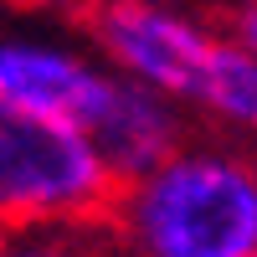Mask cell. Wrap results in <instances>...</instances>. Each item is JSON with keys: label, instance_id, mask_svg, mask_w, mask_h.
<instances>
[{"label": "cell", "instance_id": "cell-1", "mask_svg": "<svg viewBox=\"0 0 257 257\" xmlns=\"http://www.w3.org/2000/svg\"><path fill=\"white\" fill-rule=\"evenodd\" d=\"M128 257H257V165L226 144H185L108 211Z\"/></svg>", "mask_w": 257, "mask_h": 257}, {"label": "cell", "instance_id": "cell-2", "mask_svg": "<svg viewBox=\"0 0 257 257\" xmlns=\"http://www.w3.org/2000/svg\"><path fill=\"white\" fill-rule=\"evenodd\" d=\"M113 201L118 180L82 128L0 103V226L11 237L93 226Z\"/></svg>", "mask_w": 257, "mask_h": 257}, {"label": "cell", "instance_id": "cell-3", "mask_svg": "<svg viewBox=\"0 0 257 257\" xmlns=\"http://www.w3.org/2000/svg\"><path fill=\"white\" fill-rule=\"evenodd\" d=\"M88 41L108 72L144 82L185 108L196 103L221 36H211L190 11L165 0H98L88 11Z\"/></svg>", "mask_w": 257, "mask_h": 257}, {"label": "cell", "instance_id": "cell-4", "mask_svg": "<svg viewBox=\"0 0 257 257\" xmlns=\"http://www.w3.org/2000/svg\"><path fill=\"white\" fill-rule=\"evenodd\" d=\"M113 88V72L98 52H82L62 36L41 31H6L0 36V103L36 118H57L88 134L103 98Z\"/></svg>", "mask_w": 257, "mask_h": 257}, {"label": "cell", "instance_id": "cell-5", "mask_svg": "<svg viewBox=\"0 0 257 257\" xmlns=\"http://www.w3.org/2000/svg\"><path fill=\"white\" fill-rule=\"evenodd\" d=\"M88 139L98 144L103 165L113 170L118 190L144 180V175H155L165 160H175L190 144L180 103L155 93V88H144V82H128L118 72H113V88L103 98L98 118L88 123Z\"/></svg>", "mask_w": 257, "mask_h": 257}, {"label": "cell", "instance_id": "cell-6", "mask_svg": "<svg viewBox=\"0 0 257 257\" xmlns=\"http://www.w3.org/2000/svg\"><path fill=\"white\" fill-rule=\"evenodd\" d=\"M190 108L211 113V118L226 123V128L257 134V52L242 47L237 36H221Z\"/></svg>", "mask_w": 257, "mask_h": 257}, {"label": "cell", "instance_id": "cell-7", "mask_svg": "<svg viewBox=\"0 0 257 257\" xmlns=\"http://www.w3.org/2000/svg\"><path fill=\"white\" fill-rule=\"evenodd\" d=\"M103 247L93 237V226H72V231H16L6 257H103Z\"/></svg>", "mask_w": 257, "mask_h": 257}, {"label": "cell", "instance_id": "cell-8", "mask_svg": "<svg viewBox=\"0 0 257 257\" xmlns=\"http://www.w3.org/2000/svg\"><path fill=\"white\" fill-rule=\"evenodd\" d=\"M231 36H237L242 47H252V52H257V0H252V6H242V16H237V31H231Z\"/></svg>", "mask_w": 257, "mask_h": 257}, {"label": "cell", "instance_id": "cell-9", "mask_svg": "<svg viewBox=\"0 0 257 257\" xmlns=\"http://www.w3.org/2000/svg\"><path fill=\"white\" fill-rule=\"evenodd\" d=\"M6 247H11V231H6V226H0V257H6Z\"/></svg>", "mask_w": 257, "mask_h": 257}, {"label": "cell", "instance_id": "cell-10", "mask_svg": "<svg viewBox=\"0 0 257 257\" xmlns=\"http://www.w3.org/2000/svg\"><path fill=\"white\" fill-rule=\"evenodd\" d=\"M103 257H128V252H118V247H113V252H103Z\"/></svg>", "mask_w": 257, "mask_h": 257}]
</instances>
